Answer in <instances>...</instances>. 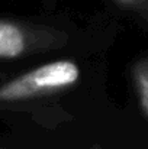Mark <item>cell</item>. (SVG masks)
I'll return each instance as SVG.
<instances>
[{"label":"cell","instance_id":"52a82bcc","mask_svg":"<svg viewBox=\"0 0 148 149\" xmlns=\"http://www.w3.org/2000/svg\"><path fill=\"white\" fill-rule=\"evenodd\" d=\"M0 149H7L6 146H3V145H0Z\"/></svg>","mask_w":148,"mask_h":149},{"label":"cell","instance_id":"5b68a950","mask_svg":"<svg viewBox=\"0 0 148 149\" xmlns=\"http://www.w3.org/2000/svg\"><path fill=\"white\" fill-rule=\"evenodd\" d=\"M38 1L45 13H54V12H58L60 3L62 0H38Z\"/></svg>","mask_w":148,"mask_h":149},{"label":"cell","instance_id":"277c9868","mask_svg":"<svg viewBox=\"0 0 148 149\" xmlns=\"http://www.w3.org/2000/svg\"><path fill=\"white\" fill-rule=\"evenodd\" d=\"M129 77L141 111L148 119V56L140 58L132 64Z\"/></svg>","mask_w":148,"mask_h":149},{"label":"cell","instance_id":"8992f818","mask_svg":"<svg viewBox=\"0 0 148 149\" xmlns=\"http://www.w3.org/2000/svg\"><path fill=\"white\" fill-rule=\"evenodd\" d=\"M90 149H102V148H100L99 145H95V146H92V148H90Z\"/></svg>","mask_w":148,"mask_h":149},{"label":"cell","instance_id":"6da1fadb","mask_svg":"<svg viewBox=\"0 0 148 149\" xmlns=\"http://www.w3.org/2000/svg\"><path fill=\"white\" fill-rule=\"evenodd\" d=\"M103 55L79 54L45 61L0 67V119H28L55 129L77 119L80 101L100 84Z\"/></svg>","mask_w":148,"mask_h":149},{"label":"cell","instance_id":"7a4b0ae2","mask_svg":"<svg viewBox=\"0 0 148 149\" xmlns=\"http://www.w3.org/2000/svg\"><path fill=\"white\" fill-rule=\"evenodd\" d=\"M113 35L115 22L107 15L79 22L60 10L39 15L0 13V67L105 52Z\"/></svg>","mask_w":148,"mask_h":149},{"label":"cell","instance_id":"3957f363","mask_svg":"<svg viewBox=\"0 0 148 149\" xmlns=\"http://www.w3.org/2000/svg\"><path fill=\"white\" fill-rule=\"evenodd\" d=\"M106 6V15L129 17L138 25L148 28V0H102Z\"/></svg>","mask_w":148,"mask_h":149}]
</instances>
